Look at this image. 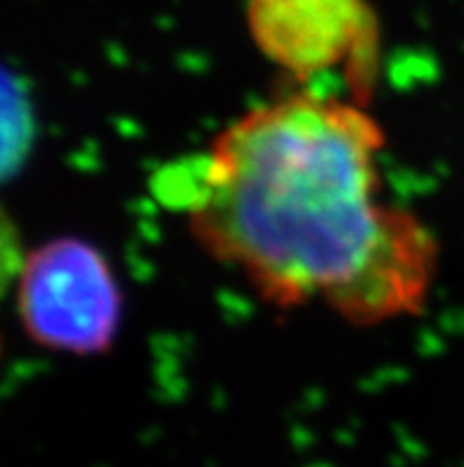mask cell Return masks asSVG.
Wrapping results in <instances>:
<instances>
[{"label":"cell","instance_id":"1","mask_svg":"<svg viewBox=\"0 0 464 467\" xmlns=\"http://www.w3.org/2000/svg\"><path fill=\"white\" fill-rule=\"evenodd\" d=\"M384 145L367 107L301 88L232 119L194 169L164 171L157 190L206 254L292 311L327 302L375 244L388 209Z\"/></svg>","mask_w":464,"mask_h":467},{"label":"cell","instance_id":"2","mask_svg":"<svg viewBox=\"0 0 464 467\" xmlns=\"http://www.w3.org/2000/svg\"><path fill=\"white\" fill-rule=\"evenodd\" d=\"M17 314L26 337L47 351L102 356L124 318V295L112 264L83 237L62 235L24 256Z\"/></svg>","mask_w":464,"mask_h":467},{"label":"cell","instance_id":"3","mask_svg":"<svg viewBox=\"0 0 464 467\" xmlns=\"http://www.w3.org/2000/svg\"><path fill=\"white\" fill-rule=\"evenodd\" d=\"M247 29L265 59L296 81L344 69L348 98L370 105L379 29L367 0H247Z\"/></svg>","mask_w":464,"mask_h":467},{"label":"cell","instance_id":"4","mask_svg":"<svg viewBox=\"0 0 464 467\" xmlns=\"http://www.w3.org/2000/svg\"><path fill=\"white\" fill-rule=\"evenodd\" d=\"M438 259L441 244L429 225L410 209L388 204L367 256L325 306L356 327L419 316L429 302Z\"/></svg>","mask_w":464,"mask_h":467}]
</instances>
